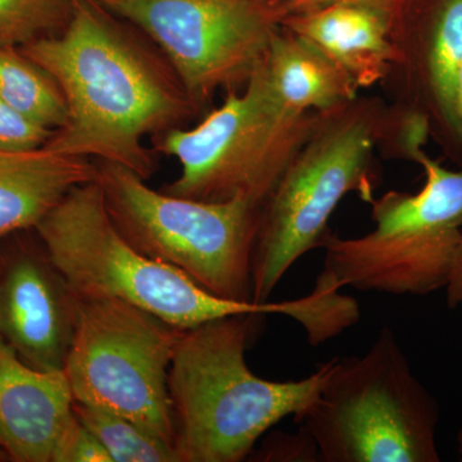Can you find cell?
I'll return each instance as SVG.
<instances>
[{
	"mask_svg": "<svg viewBox=\"0 0 462 462\" xmlns=\"http://www.w3.org/2000/svg\"><path fill=\"white\" fill-rule=\"evenodd\" d=\"M20 50L65 99L67 123L44 144L56 153L116 163L145 180L156 165L143 139L196 112L171 66L93 0H74L62 32Z\"/></svg>",
	"mask_w": 462,
	"mask_h": 462,
	"instance_id": "cell-1",
	"label": "cell"
},
{
	"mask_svg": "<svg viewBox=\"0 0 462 462\" xmlns=\"http://www.w3.org/2000/svg\"><path fill=\"white\" fill-rule=\"evenodd\" d=\"M258 314L227 316L182 330L169 372L180 462H239L282 419L300 420L320 394L331 363L296 382L251 372L245 351Z\"/></svg>",
	"mask_w": 462,
	"mask_h": 462,
	"instance_id": "cell-2",
	"label": "cell"
},
{
	"mask_svg": "<svg viewBox=\"0 0 462 462\" xmlns=\"http://www.w3.org/2000/svg\"><path fill=\"white\" fill-rule=\"evenodd\" d=\"M35 230L76 296L124 300L180 330L243 314L288 315L307 328L320 309L315 293L279 303L209 293L180 270L134 248L112 223L97 180L69 191Z\"/></svg>",
	"mask_w": 462,
	"mask_h": 462,
	"instance_id": "cell-3",
	"label": "cell"
},
{
	"mask_svg": "<svg viewBox=\"0 0 462 462\" xmlns=\"http://www.w3.org/2000/svg\"><path fill=\"white\" fill-rule=\"evenodd\" d=\"M436 398L416 378L391 328L361 357L333 360L298 420L324 462H438Z\"/></svg>",
	"mask_w": 462,
	"mask_h": 462,
	"instance_id": "cell-4",
	"label": "cell"
},
{
	"mask_svg": "<svg viewBox=\"0 0 462 462\" xmlns=\"http://www.w3.org/2000/svg\"><path fill=\"white\" fill-rule=\"evenodd\" d=\"M320 126L315 112L282 105L261 62L245 93L229 94L199 126L158 134L154 149L181 166L163 191L203 202L243 199L263 207Z\"/></svg>",
	"mask_w": 462,
	"mask_h": 462,
	"instance_id": "cell-5",
	"label": "cell"
},
{
	"mask_svg": "<svg viewBox=\"0 0 462 462\" xmlns=\"http://www.w3.org/2000/svg\"><path fill=\"white\" fill-rule=\"evenodd\" d=\"M98 181L116 229L145 256L180 270L215 296L254 302L252 258L261 207L203 202L149 188L138 173L99 161Z\"/></svg>",
	"mask_w": 462,
	"mask_h": 462,
	"instance_id": "cell-6",
	"label": "cell"
},
{
	"mask_svg": "<svg viewBox=\"0 0 462 462\" xmlns=\"http://www.w3.org/2000/svg\"><path fill=\"white\" fill-rule=\"evenodd\" d=\"M409 148L424 169V187L416 194L389 191L373 202L372 233L327 236L320 278L331 287L427 296L448 284L462 236V170L439 165L418 143Z\"/></svg>",
	"mask_w": 462,
	"mask_h": 462,
	"instance_id": "cell-7",
	"label": "cell"
},
{
	"mask_svg": "<svg viewBox=\"0 0 462 462\" xmlns=\"http://www.w3.org/2000/svg\"><path fill=\"white\" fill-rule=\"evenodd\" d=\"M180 329L114 298H79L65 373L75 402L138 422L175 447L169 372Z\"/></svg>",
	"mask_w": 462,
	"mask_h": 462,
	"instance_id": "cell-8",
	"label": "cell"
},
{
	"mask_svg": "<svg viewBox=\"0 0 462 462\" xmlns=\"http://www.w3.org/2000/svg\"><path fill=\"white\" fill-rule=\"evenodd\" d=\"M374 126L367 116H345L320 126L261 207L254 258V302H267L300 257L322 247L327 224L346 194L370 199Z\"/></svg>",
	"mask_w": 462,
	"mask_h": 462,
	"instance_id": "cell-9",
	"label": "cell"
},
{
	"mask_svg": "<svg viewBox=\"0 0 462 462\" xmlns=\"http://www.w3.org/2000/svg\"><path fill=\"white\" fill-rule=\"evenodd\" d=\"M93 2L156 42L196 106L247 83L278 32L275 14L257 0Z\"/></svg>",
	"mask_w": 462,
	"mask_h": 462,
	"instance_id": "cell-10",
	"label": "cell"
},
{
	"mask_svg": "<svg viewBox=\"0 0 462 462\" xmlns=\"http://www.w3.org/2000/svg\"><path fill=\"white\" fill-rule=\"evenodd\" d=\"M78 296L45 248L0 249V337L25 363L63 372Z\"/></svg>",
	"mask_w": 462,
	"mask_h": 462,
	"instance_id": "cell-11",
	"label": "cell"
},
{
	"mask_svg": "<svg viewBox=\"0 0 462 462\" xmlns=\"http://www.w3.org/2000/svg\"><path fill=\"white\" fill-rule=\"evenodd\" d=\"M65 373L25 363L0 337V449L14 462H51L74 419Z\"/></svg>",
	"mask_w": 462,
	"mask_h": 462,
	"instance_id": "cell-12",
	"label": "cell"
},
{
	"mask_svg": "<svg viewBox=\"0 0 462 462\" xmlns=\"http://www.w3.org/2000/svg\"><path fill=\"white\" fill-rule=\"evenodd\" d=\"M97 178L98 166L89 158L56 153L44 145L0 152V248L8 236L35 229L69 191Z\"/></svg>",
	"mask_w": 462,
	"mask_h": 462,
	"instance_id": "cell-13",
	"label": "cell"
},
{
	"mask_svg": "<svg viewBox=\"0 0 462 462\" xmlns=\"http://www.w3.org/2000/svg\"><path fill=\"white\" fill-rule=\"evenodd\" d=\"M263 69L275 96L296 112H334L354 99L358 85L336 60L297 32H275Z\"/></svg>",
	"mask_w": 462,
	"mask_h": 462,
	"instance_id": "cell-14",
	"label": "cell"
},
{
	"mask_svg": "<svg viewBox=\"0 0 462 462\" xmlns=\"http://www.w3.org/2000/svg\"><path fill=\"white\" fill-rule=\"evenodd\" d=\"M293 29L342 66L357 84L372 80L391 60L384 23L370 9L333 5L297 21Z\"/></svg>",
	"mask_w": 462,
	"mask_h": 462,
	"instance_id": "cell-15",
	"label": "cell"
},
{
	"mask_svg": "<svg viewBox=\"0 0 462 462\" xmlns=\"http://www.w3.org/2000/svg\"><path fill=\"white\" fill-rule=\"evenodd\" d=\"M0 98L45 129L56 132L67 123L60 88L20 48L0 47Z\"/></svg>",
	"mask_w": 462,
	"mask_h": 462,
	"instance_id": "cell-16",
	"label": "cell"
},
{
	"mask_svg": "<svg viewBox=\"0 0 462 462\" xmlns=\"http://www.w3.org/2000/svg\"><path fill=\"white\" fill-rule=\"evenodd\" d=\"M72 409L112 462H180L171 443L138 422L75 401Z\"/></svg>",
	"mask_w": 462,
	"mask_h": 462,
	"instance_id": "cell-17",
	"label": "cell"
},
{
	"mask_svg": "<svg viewBox=\"0 0 462 462\" xmlns=\"http://www.w3.org/2000/svg\"><path fill=\"white\" fill-rule=\"evenodd\" d=\"M74 0H0V47L21 48L57 35L71 16Z\"/></svg>",
	"mask_w": 462,
	"mask_h": 462,
	"instance_id": "cell-18",
	"label": "cell"
},
{
	"mask_svg": "<svg viewBox=\"0 0 462 462\" xmlns=\"http://www.w3.org/2000/svg\"><path fill=\"white\" fill-rule=\"evenodd\" d=\"M461 66L462 0H448L434 30L430 67L438 102L447 118L455 124V87Z\"/></svg>",
	"mask_w": 462,
	"mask_h": 462,
	"instance_id": "cell-19",
	"label": "cell"
},
{
	"mask_svg": "<svg viewBox=\"0 0 462 462\" xmlns=\"http://www.w3.org/2000/svg\"><path fill=\"white\" fill-rule=\"evenodd\" d=\"M53 134V130L32 123L0 98V152H25L41 148Z\"/></svg>",
	"mask_w": 462,
	"mask_h": 462,
	"instance_id": "cell-20",
	"label": "cell"
},
{
	"mask_svg": "<svg viewBox=\"0 0 462 462\" xmlns=\"http://www.w3.org/2000/svg\"><path fill=\"white\" fill-rule=\"evenodd\" d=\"M51 462L112 461L99 440L74 416L58 440Z\"/></svg>",
	"mask_w": 462,
	"mask_h": 462,
	"instance_id": "cell-21",
	"label": "cell"
},
{
	"mask_svg": "<svg viewBox=\"0 0 462 462\" xmlns=\"http://www.w3.org/2000/svg\"><path fill=\"white\" fill-rule=\"evenodd\" d=\"M269 448H263L264 461H320L318 447L305 428L298 434L273 437Z\"/></svg>",
	"mask_w": 462,
	"mask_h": 462,
	"instance_id": "cell-22",
	"label": "cell"
},
{
	"mask_svg": "<svg viewBox=\"0 0 462 462\" xmlns=\"http://www.w3.org/2000/svg\"><path fill=\"white\" fill-rule=\"evenodd\" d=\"M446 293L447 305L451 309H462V236Z\"/></svg>",
	"mask_w": 462,
	"mask_h": 462,
	"instance_id": "cell-23",
	"label": "cell"
},
{
	"mask_svg": "<svg viewBox=\"0 0 462 462\" xmlns=\"http://www.w3.org/2000/svg\"><path fill=\"white\" fill-rule=\"evenodd\" d=\"M454 109L456 125H462V66L456 79Z\"/></svg>",
	"mask_w": 462,
	"mask_h": 462,
	"instance_id": "cell-24",
	"label": "cell"
},
{
	"mask_svg": "<svg viewBox=\"0 0 462 462\" xmlns=\"http://www.w3.org/2000/svg\"><path fill=\"white\" fill-rule=\"evenodd\" d=\"M457 448H458V454H460L461 457H462V425H461L460 430H458V434H457Z\"/></svg>",
	"mask_w": 462,
	"mask_h": 462,
	"instance_id": "cell-25",
	"label": "cell"
},
{
	"mask_svg": "<svg viewBox=\"0 0 462 462\" xmlns=\"http://www.w3.org/2000/svg\"><path fill=\"white\" fill-rule=\"evenodd\" d=\"M8 460L7 456H5V452L0 449V461H5Z\"/></svg>",
	"mask_w": 462,
	"mask_h": 462,
	"instance_id": "cell-26",
	"label": "cell"
}]
</instances>
